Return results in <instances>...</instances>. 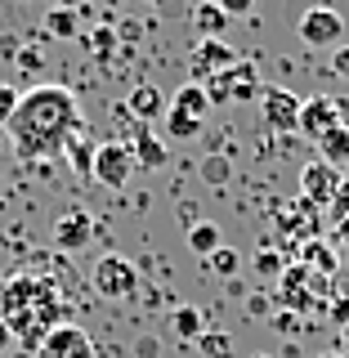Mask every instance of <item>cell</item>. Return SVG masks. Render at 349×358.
I'll list each match as a JSON object with an SVG mask.
<instances>
[{"label":"cell","mask_w":349,"mask_h":358,"mask_svg":"<svg viewBox=\"0 0 349 358\" xmlns=\"http://www.w3.org/2000/svg\"><path fill=\"white\" fill-rule=\"evenodd\" d=\"M5 130L14 139V152L22 162H31V157L63 152V143L76 130H85V121H81V108H76V94L67 85H31L18 99Z\"/></svg>","instance_id":"6da1fadb"},{"label":"cell","mask_w":349,"mask_h":358,"mask_svg":"<svg viewBox=\"0 0 349 358\" xmlns=\"http://www.w3.org/2000/svg\"><path fill=\"white\" fill-rule=\"evenodd\" d=\"M278 296H283V305L287 313H318V309H327L332 300H336V287H332V278L327 273H313V268L305 264H287L283 268V278H278Z\"/></svg>","instance_id":"7a4b0ae2"},{"label":"cell","mask_w":349,"mask_h":358,"mask_svg":"<svg viewBox=\"0 0 349 358\" xmlns=\"http://www.w3.org/2000/svg\"><path fill=\"white\" fill-rule=\"evenodd\" d=\"M90 282H94V296L104 300H134L139 296V268H134V260H126V255H104V260L94 264V273H90Z\"/></svg>","instance_id":"3957f363"},{"label":"cell","mask_w":349,"mask_h":358,"mask_svg":"<svg viewBox=\"0 0 349 358\" xmlns=\"http://www.w3.org/2000/svg\"><path fill=\"white\" fill-rule=\"evenodd\" d=\"M300 41L309 45V50H336L341 45V36H345V18L336 14L332 5H313V9H305L300 14Z\"/></svg>","instance_id":"277c9868"},{"label":"cell","mask_w":349,"mask_h":358,"mask_svg":"<svg viewBox=\"0 0 349 358\" xmlns=\"http://www.w3.org/2000/svg\"><path fill=\"white\" fill-rule=\"evenodd\" d=\"M130 175H134V157H130L126 143H121V139L99 143V152H94V171H90V179H94L99 188H126V184H130Z\"/></svg>","instance_id":"5b68a950"},{"label":"cell","mask_w":349,"mask_h":358,"mask_svg":"<svg viewBox=\"0 0 349 358\" xmlns=\"http://www.w3.org/2000/svg\"><path fill=\"white\" fill-rule=\"evenodd\" d=\"M45 287H50V278H36V273H14V278H5V282H0V318H5V322L22 318V313H27V309L41 300Z\"/></svg>","instance_id":"8992f818"},{"label":"cell","mask_w":349,"mask_h":358,"mask_svg":"<svg viewBox=\"0 0 349 358\" xmlns=\"http://www.w3.org/2000/svg\"><path fill=\"white\" fill-rule=\"evenodd\" d=\"M341 171L336 166H327L322 157H313V162L300 171V201L313 210H322V206H332V197H336V188H341Z\"/></svg>","instance_id":"52a82bcc"},{"label":"cell","mask_w":349,"mask_h":358,"mask_svg":"<svg viewBox=\"0 0 349 358\" xmlns=\"http://www.w3.org/2000/svg\"><path fill=\"white\" fill-rule=\"evenodd\" d=\"M300 103H305V99H296V94H291V90H283V85L264 90V94H260V121H264V130L291 134V130L300 126Z\"/></svg>","instance_id":"ba28073f"},{"label":"cell","mask_w":349,"mask_h":358,"mask_svg":"<svg viewBox=\"0 0 349 358\" xmlns=\"http://www.w3.org/2000/svg\"><path fill=\"white\" fill-rule=\"evenodd\" d=\"M341 99H332V94H313V99H305V103H300V134H305V139H313L318 143L322 134L327 130H336L341 126Z\"/></svg>","instance_id":"9c48e42d"},{"label":"cell","mask_w":349,"mask_h":358,"mask_svg":"<svg viewBox=\"0 0 349 358\" xmlns=\"http://www.w3.org/2000/svg\"><path fill=\"white\" fill-rule=\"evenodd\" d=\"M41 358H94V341H90L85 327H76V322H59V327L41 341Z\"/></svg>","instance_id":"30bf717a"},{"label":"cell","mask_w":349,"mask_h":358,"mask_svg":"<svg viewBox=\"0 0 349 358\" xmlns=\"http://www.w3.org/2000/svg\"><path fill=\"white\" fill-rule=\"evenodd\" d=\"M193 72H197V85L201 81H211L215 72H229L233 63H238V54H233V45L229 41H220V36H201L197 45H193Z\"/></svg>","instance_id":"8fae6325"},{"label":"cell","mask_w":349,"mask_h":358,"mask_svg":"<svg viewBox=\"0 0 349 358\" xmlns=\"http://www.w3.org/2000/svg\"><path fill=\"white\" fill-rule=\"evenodd\" d=\"M90 238H94V215H90V210L72 206L54 220V246H59V251H85Z\"/></svg>","instance_id":"7c38bea8"},{"label":"cell","mask_w":349,"mask_h":358,"mask_svg":"<svg viewBox=\"0 0 349 358\" xmlns=\"http://www.w3.org/2000/svg\"><path fill=\"white\" fill-rule=\"evenodd\" d=\"M126 117L134 126H152L157 117H166V94L157 85H134L126 99Z\"/></svg>","instance_id":"4fadbf2b"},{"label":"cell","mask_w":349,"mask_h":358,"mask_svg":"<svg viewBox=\"0 0 349 358\" xmlns=\"http://www.w3.org/2000/svg\"><path fill=\"white\" fill-rule=\"evenodd\" d=\"M126 148H130V157H134V166H143V171H162L166 166V143L157 139V134L148 130V126H134V134L126 139Z\"/></svg>","instance_id":"5bb4252c"},{"label":"cell","mask_w":349,"mask_h":358,"mask_svg":"<svg viewBox=\"0 0 349 358\" xmlns=\"http://www.w3.org/2000/svg\"><path fill=\"white\" fill-rule=\"evenodd\" d=\"M224 81H229V94H233V103H246L251 94H264V90H260V72H255L251 63H242V59L233 63L229 72H224Z\"/></svg>","instance_id":"9a60e30c"},{"label":"cell","mask_w":349,"mask_h":358,"mask_svg":"<svg viewBox=\"0 0 349 358\" xmlns=\"http://www.w3.org/2000/svg\"><path fill=\"white\" fill-rule=\"evenodd\" d=\"M188 18H193L197 36H220V41H224V31H229V14H224L215 0H197Z\"/></svg>","instance_id":"2e32d148"},{"label":"cell","mask_w":349,"mask_h":358,"mask_svg":"<svg viewBox=\"0 0 349 358\" xmlns=\"http://www.w3.org/2000/svg\"><path fill=\"white\" fill-rule=\"evenodd\" d=\"M318 157L327 166H336V171L349 166V126H336V130L322 134V139H318Z\"/></svg>","instance_id":"e0dca14e"},{"label":"cell","mask_w":349,"mask_h":358,"mask_svg":"<svg viewBox=\"0 0 349 358\" xmlns=\"http://www.w3.org/2000/svg\"><path fill=\"white\" fill-rule=\"evenodd\" d=\"M94 152H99V143L90 139L85 130H76L72 139L63 143V157H67V162H72V166H76L81 175H90V171H94Z\"/></svg>","instance_id":"ac0fdd59"},{"label":"cell","mask_w":349,"mask_h":358,"mask_svg":"<svg viewBox=\"0 0 349 358\" xmlns=\"http://www.w3.org/2000/svg\"><path fill=\"white\" fill-rule=\"evenodd\" d=\"M171 108L188 112V117H197V121H206V112H211V94H206V90H201L197 81H188V85H179V94L171 99Z\"/></svg>","instance_id":"d6986e66"},{"label":"cell","mask_w":349,"mask_h":358,"mask_svg":"<svg viewBox=\"0 0 349 358\" xmlns=\"http://www.w3.org/2000/svg\"><path fill=\"white\" fill-rule=\"evenodd\" d=\"M300 264H305V268H313V273H336V251H332V246L327 242H318V238H309L305 242V251H300Z\"/></svg>","instance_id":"ffe728a7"},{"label":"cell","mask_w":349,"mask_h":358,"mask_svg":"<svg viewBox=\"0 0 349 358\" xmlns=\"http://www.w3.org/2000/svg\"><path fill=\"white\" fill-rule=\"evenodd\" d=\"M171 322H175V336H179V341H193V345H197V336L206 331V318H201L197 305H179L171 313Z\"/></svg>","instance_id":"44dd1931"},{"label":"cell","mask_w":349,"mask_h":358,"mask_svg":"<svg viewBox=\"0 0 349 358\" xmlns=\"http://www.w3.org/2000/svg\"><path fill=\"white\" fill-rule=\"evenodd\" d=\"M45 36L72 41V36H76V9H72V5H54L50 14H45Z\"/></svg>","instance_id":"7402d4cb"},{"label":"cell","mask_w":349,"mask_h":358,"mask_svg":"<svg viewBox=\"0 0 349 358\" xmlns=\"http://www.w3.org/2000/svg\"><path fill=\"white\" fill-rule=\"evenodd\" d=\"M220 229L215 224H193V229H188V251L193 255H201V260H206V255H215L220 251Z\"/></svg>","instance_id":"603a6c76"},{"label":"cell","mask_w":349,"mask_h":358,"mask_svg":"<svg viewBox=\"0 0 349 358\" xmlns=\"http://www.w3.org/2000/svg\"><path fill=\"white\" fill-rule=\"evenodd\" d=\"M197 354H201V358H233V336L206 327V331L197 336Z\"/></svg>","instance_id":"cb8c5ba5"},{"label":"cell","mask_w":349,"mask_h":358,"mask_svg":"<svg viewBox=\"0 0 349 358\" xmlns=\"http://www.w3.org/2000/svg\"><path fill=\"white\" fill-rule=\"evenodd\" d=\"M166 134H171V139H197L201 121L188 117V112H179V108H166Z\"/></svg>","instance_id":"d4e9b609"},{"label":"cell","mask_w":349,"mask_h":358,"mask_svg":"<svg viewBox=\"0 0 349 358\" xmlns=\"http://www.w3.org/2000/svg\"><path fill=\"white\" fill-rule=\"evenodd\" d=\"M206 264H211V268H215V273H220V278H233V273H238V268H242V255H238V251H233V246H220V251H215V255H206Z\"/></svg>","instance_id":"484cf974"},{"label":"cell","mask_w":349,"mask_h":358,"mask_svg":"<svg viewBox=\"0 0 349 358\" xmlns=\"http://www.w3.org/2000/svg\"><path fill=\"white\" fill-rule=\"evenodd\" d=\"M85 50L94 54V59H104V54L117 50V31H112V27H94V31L85 36Z\"/></svg>","instance_id":"4316f807"},{"label":"cell","mask_w":349,"mask_h":358,"mask_svg":"<svg viewBox=\"0 0 349 358\" xmlns=\"http://www.w3.org/2000/svg\"><path fill=\"white\" fill-rule=\"evenodd\" d=\"M255 268H260L264 278H283V268H287V255H283V251H269V246H264V251L255 255Z\"/></svg>","instance_id":"83f0119b"},{"label":"cell","mask_w":349,"mask_h":358,"mask_svg":"<svg viewBox=\"0 0 349 358\" xmlns=\"http://www.w3.org/2000/svg\"><path fill=\"white\" fill-rule=\"evenodd\" d=\"M201 179H206V184H224V179H229V162H224V157H206V162H201Z\"/></svg>","instance_id":"f1b7e54d"},{"label":"cell","mask_w":349,"mask_h":358,"mask_svg":"<svg viewBox=\"0 0 349 358\" xmlns=\"http://www.w3.org/2000/svg\"><path fill=\"white\" fill-rule=\"evenodd\" d=\"M327 210H332V220H341V224L349 220V175L341 179V188H336V197H332Z\"/></svg>","instance_id":"f546056e"},{"label":"cell","mask_w":349,"mask_h":358,"mask_svg":"<svg viewBox=\"0 0 349 358\" xmlns=\"http://www.w3.org/2000/svg\"><path fill=\"white\" fill-rule=\"evenodd\" d=\"M18 90L14 85H0V121H9V117H14V108H18Z\"/></svg>","instance_id":"4dcf8cb0"},{"label":"cell","mask_w":349,"mask_h":358,"mask_svg":"<svg viewBox=\"0 0 349 358\" xmlns=\"http://www.w3.org/2000/svg\"><path fill=\"white\" fill-rule=\"evenodd\" d=\"M14 63L22 67V72H41V67H45L41 50H18V54H14Z\"/></svg>","instance_id":"1f68e13d"},{"label":"cell","mask_w":349,"mask_h":358,"mask_svg":"<svg viewBox=\"0 0 349 358\" xmlns=\"http://www.w3.org/2000/svg\"><path fill=\"white\" fill-rule=\"evenodd\" d=\"M215 5H220L229 18H246V14L255 9V0H215Z\"/></svg>","instance_id":"d6a6232c"},{"label":"cell","mask_w":349,"mask_h":358,"mask_svg":"<svg viewBox=\"0 0 349 358\" xmlns=\"http://www.w3.org/2000/svg\"><path fill=\"white\" fill-rule=\"evenodd\" d=\"M332 72L349 81V45H336V50H332Z\"/></svg>","instance_id":"836d02e7"},{"label":"cell","mask_w":349,"mask_h":358,"mask_svg":"<svg viewBox=\"0 0 349 358\" xmlns=\"http://www.w3.org/2000/svg\"><path fill=\"white\" fill-rule=\"evenodd\" d=\"M327 313H332V322H341V327H349V296H336L332 305H327Z\"/></svg>","instance_id":"e575fe53"},{"label":"cell","mask_w":349,"mask_h":358,"mask_svg":"<svg viewBox=\"0 0 349 358\" xmlns=\"http://www.w3.org/2000/svg\"><path fill=\"white\" fill-rule=\"evenodd\" d=\"M273 327H278V331H296V313H287V309L273 313Z\"/></svg>","instance_id":"d590c367"},{"label":"cell","mask_w":349,"mask_h":358,"mask_svg":"<svg viewBox=\"0 0 349 358\" xmlns=\"http://www.w3.org/2000/svg\"><path fill=\"white\" fill-rule=\"evenodd\" d=\"M246 313H269V296H251L246 300Z\"/></svg>","instance_id":"8d00e7d4"},{"label":"cell","mask_w":349,"mask_h":358,"mask_svg":"<svg viewBox=\"0 0 349 358\" xmlns=\"http://www.w3.org/2000/svg\"><path fill=\"white\" fill-rule=\"evenodd\" d=\"M9 345H14V331H9V322H5V318H0V354H5V350H9Z\"/></svg>","instance_id":"74e56055"},{"label":"cell","mask_w":349,"mask_h":358,"mask_svg":"<svg viewBox=\"0 0 349 358\" xmlns=\"http://www.w3.org/2000/svg\"><path fill=\"white\" fill-rule=\"evenodd\" d=\"M341 354L349 358V327H341Z\"/></svg>","instance_id":"f35d334b"},{"label":"cell","mask_w":349,"mask_h":358,"mask_svg":"<svg viewBox=\"0 0 349 358\" xmlns=\"http://www.w3.org/2000/svg\"><path fill=\"white\" fill-rule=\"evenodd\" d=\"M322 358H345V354H322Z\"/></svg>","instance_id":"ab89813d"},{"label":"cell","mask_w":349,"mask_h":358,"mask_svg":"<svg viewBox=\"0 0 349 358\" xmlns=\"http://www.w3.org/2000/svg\"><path fill=\"white\" fill-rule=\"evenodd\" d=\"M148 5H162V0H148Z\"/></svg>","instance_id":"60d3db41"},{"label":"cell","mask_w":349,"mask_h":358,"mask_svg":"<svg viewBox=\"0 0 349 358\" xmlns=\"http://www.w3.org/2000/svg\"><path fill=\"white\" fill-rule=\"evenodd\" d=\"M0 197H5V184H0Z\"/></svg>","instance_id":"b9f144b4"},{"label":"cell","mask_w":349,"mask_h":358,"mask_svg":"<svg viewBox=\"0 0 349 358\" xmlns=\"http://www.w3.org/2000/svg\"><path fill=\"white\" fill-rule=\"evenodd\" d=\"M260 358H273V354H260Z\"/></svg>","instance_id":"7bdbcfd3"},{"label":"cell","mask_w":349,"mask_h":358,"mask_svg":"<svg viewBox=\"0 0 349 358\" xmlns=\"http://www.w3.org/2000/svg\"><path fill=\"white\" fill-rule=\"evenodd\" d=\"M18 5H22V0H18Z\"/></svg>","instance_id":"ee69618b"}]
</instances>
